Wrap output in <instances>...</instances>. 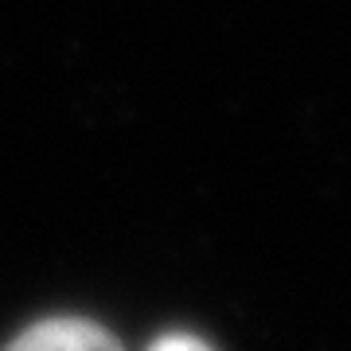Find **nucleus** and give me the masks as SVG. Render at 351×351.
<instances>
[{
    "instance_id": "2",
    "label": "nucleus",
    "mask_w": 351,
    "mask_h": 351,
    "mask_svg": "<svg viewBox=\"0 0 351 351\" xmlns=\"http://www.w3.org/2000/svg\"><path fill=\"white\" fill-rule=\"evenodd\" d=\"M149 351H215L211 343H203L199 336H188V332H172V336H160Z\"/></svg>"
},
{
    "instance_id": "1",
    "label": "nucleus",
    "mask_w": 351,
    "mask_h": 351,
    "mask_svg": "<svg viewBox=\"0 0 351 351\" xmlns=\"http://www.w3.org/2000/svg\"><path fill=\"white\" fill-rule=\"evenodd\" d=\"M4 351H125V348L94 320L51 316V320H39L27 332H20Z\"/></svg>"
}]
</instances>
